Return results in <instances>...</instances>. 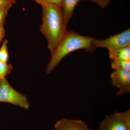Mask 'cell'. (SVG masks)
<instances>
[{
  "mask_svg": "<svg viewBox=\"0 0 130 130\" xmlns=\"http://www.w3.org/2000/svg\"><path fill=\"white\" fill-rule=\"evenodd\" d=\"M110 78L112 85L118 89L117 96L130 93V71L115 70Z\"/></svg>",
  "mask_w": 130,
  "mask_h": 130,
  "instance_id": "obj_6",
  "label": "cell"
},
{
  "mask_svg": "<svg viewBox=\"0 0 130 130\" xmlns=\"http://www.w3.org/2000/svg\"><path fill=\"white\" fill-rule=\"evenodd\" d=\"M81 0H63L61 10L65 25L67 27L72 18L74 9Z\"/></svg>",
  "mask_w": 130,
  "mask_h": 130,
  "instance_id": "obj_8",
  "label": "cell"
},
{
  "mask_svg": "<svg viewBox=\"0 0 130 130\" xmlns=\"http://www.w3.org/2000/svg\"><path fill=\"white\" fill-rule=\"evenodd\" d=\"M93 45L95 48H105L107 49L108 51L129 46L130 28L104 40H96L95 38L93 41Z\"/></svg>",
  "mask_w": 130,
  "mask_h": 130,
  "instance_id": "obj_5",
  "label": "cell"
},
{
  "mask_svg": "<svg viewBox=\"0 0 130 130\" xmlns=\"http://www.w3.org/2000/svg\"><path fill=\"white\" fill-rule=\"evenodd\" d=\"M35 1L38 4L40 3H45L59 5L61 7L63 0H37Z\"/></svg>",
  "mask_w": 130,
  "mask_h": 130,
  "instance_id": "obj_15",
  "label": "cell"
},
{
  "mask_svg": "<svg viewBox=\"0 0 130 130\" xmlns=\"http://www.w3.org/2000/svg\"><path fill=\"white\" fill-rule=\"evenodd\" d=\"M13 67L7 62L0 60V79L6 78V77L11 72Z\"/></svg>",
  "mask_w": 130,
  "mask_h": 130,
  "instance_id": "obj_11",
  "label": "cell"
},
{
  "mask_svg": "<svg viewBox=\"0 0 130 130\" xmlns=\"http://www.w3.org/2000/svg\"><path fill=\"white\" fill-rule=\"evenodd\" d=\"M12 5H8L0 8V27H4L8 13Z\"/></svg>",
  "mask_w": 130,
  "mask_h": 130,
  "instance_id": "obj_13",
  "label": "cell"
},
{
  "mask_svg": "<svg viewBox=\"0 0 130 130\" xmlns=\"http://www.w3.org/2000/svg\"><path fill=\"white\" fill-rule=\"evenodd\" d=\"M98 130H130V109L106 116L100 123Z\"/></svg>",
  "mask_w": 130,
  "mask_h": 130,
  "instance_id": "obj_4",
  "label": "cell"
},
{
  "mask_svg": "<svg viewBox=\"0 0 130 130\" xmlns=\"http://www.w3.org/2000/svg\"><path fill=\"white\" fill-rule=\"evenodd\" d=\"M35 1H37V0H35Z\"/></svg>",
  "mask_w": 130,
  "mask_h": 130,
  "instance_id": "obj_19",
  "label": "cell"
},
{
  "mask_svg": "<svg viewBox=\"0 0 130 130\" xmlns=\"http://www.w3.org/2000/svg\"><path fill=\"white\" fill-rule=\"evenodd\" d=\"M16 3L15 0H0V8Z\"/></svg>",
  "mask_w": 130,
  "mask_h": 130,
  "instance_id": "obj_16",
  "label": "cell"
},
{
  "mask_svg": "<svg viewBox=\"0 0 130 130\" xmlns=\"http://www.w3.org/2000/svg\"><path fill=\"white\" fill-rule=\"evenodd\" d=\"M0 102L11 103L26 109L30 107L26 96L14 89L6 78L0 83Z\"/></svg>",
  "mask_w": 130,
  "mask_h": 130,
  "instance_id": "obj_3",
  "label": "cell"
},
{
  "mask_svg": "<svg viewBox=\"0 0 130 130\" xmlns=\"http://www.w3.org/2000/svg\"><path fill=\"white\" fill-rule=\"evenodd\" d=\"M82 1V0H81ZM99 6L102 8L107 7L110 4L112 0H89Z\"/></svg>",
  "mask_w": 130,
  "mask_h": 130,
  "instance_id": "obj_14",
  "label": "cell"
},
{
  "mask_svg": "<svg viewBox=\"0 0 130 130\" xmlns=\"http://www.w3.org/2000/svg\"><path fill=\"white\" fill-rule=\"evenodd\" d=\"M54 130H91L86 123L80 120L64 118L57 121Z\"/></svg>",
  "mask_w": 130,
  "mask_h": 130,
  "instance_id": "obj_7",
  "label": "cell"
},
{
  "mask_svg": "<svg viewBox=\"0 0 130 130\" xmlns=\"http://www.w3.org/2000/svg\"><path fill=\"white\" fill-rule=\"evenodd\" d=\"M8 43V40H5L3 41L0 48V60L5 62H7L9 59Z\"/></svg>",
  "mask_w": 130,
  "mask_h": 130,
  "instance_id": "obj_12",
  "label": "cell"
},
{
  "mask_svg": "<svg viewBox=\"0 0 130 130\" xmlns=\"http://www.w3.org/2000/svg\"><path fill=\"white\" fill-rule=\"evenodd\" d=\"M110 60H130V46L109 51Z\"/></svg>",
  "mask_w": 130,
  "mask_h": 130,
  "instance_id": "obj_9",
  "label": "cell"
},
{
  "mask_svg": "<svg viewBox=\"0 0 130 130\" xmlns=\"http://www.w3.org/2000/svg\"><path fill=\"white\" fill-rule=\"evenodd\" d=\"M43 9L42 21L40 31L47 42L51 55L67 33L61 7L51 3H40Z\"/></svg>",
  "mask_w": 130,
  "mask_h": 130,
  "instance_id": "obj_1",
  "label": "cell"
},
{
  "mask_svg": "<svg viewBox=\"0 0 130 130\" xmlns=\"http://www.w3.org/2000/svg\"><path fill=\"white\" fill-rule=\"evenodd\" d=\"M111 67L114 70H126L130 71V60H111Z\"/></svg>",
  "mask_w": 130,
  "mask_h": 130,
  "instance_id": "obj_10",
  "label": "cell"
},
{
  "mask_svg": "<svg viewBox=\"0 0 130 130\" xmlns=\"http://www.w3.org/2000/svg\"><path fill=\"white\" fill-rule=\"evenodd\" d=\"M95 39L83 36L73 31H68L51 55V59L47 65V73L52 72L63 58L71 53L81 49L89 52L94 51L95 48L93 46V42Z\"/></svg>",
  "mask_w": 130,
  "mask_h": 130,
  "instance_id": "obj_2",
  "label": "cell"
},
{
  "mask_svg": "<svg viewBox=\"0 0 130 130\" xmlns=\"http://www.w3.org/2000/svg\"><path fill=\"white\" fill-rule=\"evenodd\" d=\"M2 79H0V83H1V81Z\"/></svg>",
  "mask_w": 130,
  "mask_h": 130,
  "instance_id": "obj_18",
  "label": "cell"
},
{
  "mask_svg": "<svg viewBox=\"0 0 130 130\" xmlns=\"http://www.w3.org/2000/svg\"><path fill=\"white\" fill-rule=\"evenodd\" d=\"M5 32L4 27H0V43L5 36Z\"/></svg>",
  "mask_w": 130,
  "mask_h": 130,
  "instance_id": "obj_17",
  "label": "cell"
}]
</instances>
